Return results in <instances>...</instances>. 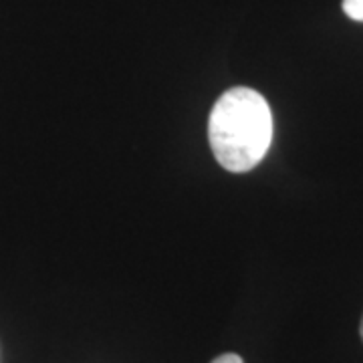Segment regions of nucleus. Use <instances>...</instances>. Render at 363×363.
I'll return each instance as SVG.
<instances>
[{
	"mask_svg": "<svg viewBox=\"0 0 363 363\" xmlns=\"http://www.w3.org/2000/svg\"><path fill=\"white\" fill-rule=\"evenodd\" d=\"M208 142L224 169L245 174L257 168L272 142V113L267 99L250 87L222 93L210 111Z\"/></svg>",
	"mask_w": 363,
	"mask_h": 363,
	"instance_id": "1",
	"label": "nucleus"
},
{
	"mask_svg": "<svg viewBox=\"0 0 363 363\" xmlns=\"http://www.w3.org/2000/svg\"><path fill=\"white\" fill-rule=\"evenodd\" d=\"M343 13L347 14L351 21L363 23V0H343Z\"/></svg>",
	"mask_w": 363,
	"mask_h": 363,
	"instance_id": "2",
	"label": "nucleus"
},
{
	"mask_svg": "<svg viewBox=\"0 0 363 363\" xmlns=\"http://www.w3.org/2000/svg\"><path fill=\"white\" fill-rule=\"evenodd\" d=\"M212 363H245L242 362V357L240 355H236V353H224L220 357H216Z\"/></svg>",
	"mask_w": 363,
	"mask_h": 363,
	"instance_id": "3",
	"label": "nucleus"
},
{
	"mask_svg": "<svg viewBox=\"0 0 363 363\" xmlns=\"http://www.w3.org/2000/svg\"><path fill=\"white\" fill-rule=\"evenodd\" d=\"M359 333H362V341H363V319H362V327H359Z\"/></svg>",
	"mask_w": 363,
	"mask_h": 363,
	"instance_id": "4",
	"label": "nucleus"
}]
</instances>
